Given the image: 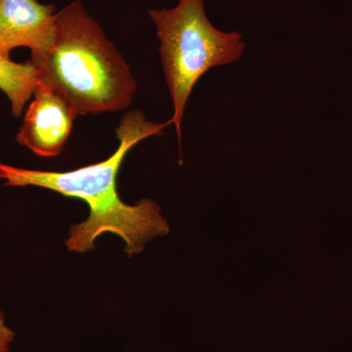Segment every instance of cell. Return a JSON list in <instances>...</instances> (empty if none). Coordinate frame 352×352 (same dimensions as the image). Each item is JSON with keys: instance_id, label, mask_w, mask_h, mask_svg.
<instances>
[{"instance_id": "cell-2", "label": "cell", "mask_w": 352, "mask_h": 352, "mask_svg": "<svg viewBox=\"0 0 352 352\" xmlns=\"http://www.w3.org/2000/svg\"><path fill=\"white\" fill-rule=\"evenodd\" d=\"M31 62L39 83L64 97L78 115L129 107L138 87L126 60L80 0L57 12L52 45L32 54Z\"/></svg>"}, {"instance_id": "cell-3", "label": "cell", "mask_w": 352, "mask_h": 352, "mask_svg": "<svg viewBox=\"0 0 352 352\" xmlns=\"http://www.w3.org/2000/svg\"><path fill=\"white\" fill-rule=\"evenodd\" d=\"M164 80L173 105L168 124L175 126L182 149V124L190 95L199 80L215 67L239 61L245 50L240 32H223L208 20L204 0H179L171 9H151Z\"/></svg>"}, {"instance_id": "cell-1", "label": "cell", "mask_w": 352, "mask_h": 352, "mask_svg": "<svg viewBox=\"0 0 352 352\" xmlns=\"http://www.w3.org/2000/svg\"><path fill=\"white\" fill-rule=\"evenodd\" d=\"M168 126V122L148 120L141 111H129L116 129L119 148L105 161L64 173L27 170L0 163V179L6 180V186L41 187L87 204L89 217L69 228L65 241L69 251H92L95 240L111 232L124 241V251L131 258L142 252L146 243L166 235L170 227L156 201L143 199L131 206L120 200L118 175L131 148L146 138L162 135Z\"/></svg>"}, {"instance_id": "cell-5", "label": "cell", "mask_w": 352, "mask_h": 352, "mask_svg": "<svg viewBox=\"0 0 352 352\" xmlns=\"http://www.w3.org/2000/svg\"><path fill=\"white\" fill-rule=\"evenodd\" d=\"M56 7L38 0H0V55L10 57L15 48L32 54L47 51L56 34Z\"/></svg>"}, {"instance_id": "cell-6", "label": "cell", "mask_w": 352, "mask_h": 352, "mask_svg": "<svg viewBox=\"0 0 352 352\" xmlns=\"http://www.w3.org/2000/svg\"><path fill=\"white\" fill-rule=\"evenodd\" d=\"M38 85V72L31 60L17 63L0 55V90L8 97L14 117L22 115Z\"/></svg>"}, {"instance_id": "cell-4", "label": "cell", "mask_w": 352, "mask_h": 352, "mask_svg": "<svg viewBox=\"0 0 352 352\" xmlns=\"http://www.w3.org/2000/svg\"><path fill=\"white\" fill-rule=\"evenodd\" d=\"M78 115L64 97L39 83L25 110L16 140L39 157L59 156L68 142Z\"/></svg>"}, {"instance_id": "cell-7", "label": "cell", "mask_w": 352, "mask_h": 352, "mask_svg": "<svg viewBox=\"0 0 352 352\" xmlns=\"http://www.w3.org/2000/svg\"><path fill=\"white\" fill-rule=\"evenodd\" d=\"M14 339L15 332L7 325L6 314L0 309V352L10 351Z\"/></svg>"}]
</instances>
